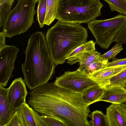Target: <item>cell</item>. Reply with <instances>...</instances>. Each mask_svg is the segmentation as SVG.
Masks as SVG:
<instances>
[{
  "instance_id": "3957f363",
  "label": "cell",
  "mask_w": 126,
  "mask_h": 126,
  "mask_svg": "<svg viewBox=\"0 0 126 126\" xmlns=\"http://www.w3.org/2000/svg\"><path fill=\"white\" fill-rule=\"evenodd\" d=\"M88 37L86 29L80 24L58 20L46 33L49 51L56 65L64 63L69 55L86 42Z\"/></svg>"
},
{
  "instance_id": "cb8c5ba5",
  "label": "cell",
  "mask_w": 126,
  "mask_h": 126,
  "mask_svg": "<svg viewBox=\"0 0 126 126\" xmlns=\"http://www.w3.org/2000/svg\"><path fill=\"white\" fill-rule=\"evenodd\" d=\"M107 63L100 62H95L90 64L80 72L89 76L105 68Z\"/></svg>"
},
{
  "instance_id": "5b68a950",
  "label": "cell",
  "mask_w": 126,
  "mask_h": 126,
  "mask_svg": "<svg viewBox=\"0 0 126 126\" xmlns=\"http://www.w3.org/2000/svg\"><path fill=\"white\" fill-rule=\"evenodd\" d=\"M35 0H18L7 17L2 26L6 37L11 38L27 31L34 22L36 11Z\"/></svg>"
},
{
  "instance_id": "d4e9b609",
  "label": "cell",
  "mask_w": 126,
  "mask_h": 126,
  "mask_svg": "<svg viewBox=\"0 0 126 126\" xmlns=\"http://www.w3.org/2000/svg\"><path fill=\"white\" fill-rule=\"evenodd\" d=\"M122 44L116 43L111 49L105 53L101 55L102 57L109 61L110 60H114L117 55L123 49Z\"/></svg>"
},
{
  "instance_id": "ffe728a7",
  "label": "cell",
  "mask_w": 126,
  "mask_h": 126,
  "mask_svg": "<svg viewBox=\"0 0 126 126\" xmlns=\"http://www.w3.org/2000/svg\"><path fill=\"white\" fill-rule=\"evenodd\" d=\"M95 44L92 40L85 43L72 52L68 56L67 59L87 51L95 50Z\"/></svg>"
},
{
  "instance_id": "e575fe53",
  "label": "cell",
  "mask_w": 126,
  "mask_h": 126,
  "mask_svg": "<svg viewBox=\"0 0 126 126\" xmlns=\"http://www.w3.org/2000/svg\"></svg>"
},
{
  "instance_id": "d6986e66",
  "label": "cell",
  "mask_w": 126,
  "mask_h": 126,
  "mask_svg": "<svg viewBox=\"0 0 126 126\" xmlns=\"http://www.w3.org/2000/svg\"><path fill=\"white\" fill-rule=\"evenodd\" d=\"M14 0H0V25L2 27L5 20L11 11Z\"/></svg>"
},
{
  "instance_id": "52a82bcc",
  "label": "cell",
  "mask_w": 126,
  "mask_h": 126,
  "mask_svg": "<svg viewBox=\"0 0 126 126\" xmlns=\"http://www.w3.org/2000/svg\"><path fill=\"white\" fill-rule=\"evenodd\" d=\"M54 82L59 87L80 94L87 88L97 84L88 76L77 70L65 72L61 76L57 77Z\"/></svg>"
},
{
  "instance_id": "f546056e",
  "label": "cell",
  "mask_w": 126,
  "mask_h": 126,
  "mask_svg": "<svg viewBox=\"0 0 126 126\" xmlns=\"http://www.w3.org/2000/svg\"><path fill=\"white\" fill-rule=\"evenodd\" d=\"M33 113L37 126H48L47 124L41 117L40 115L39 114L38 112L34 110Z\"/></svg>"
},
{
  "instance_id": "8992f818",
  "label": "cell",
  "mask_w": 126,
  "mask_h": 126,
  "mask_svg": "<svg viewBox=\"0 0 126 126\" xmlns=\"http://www.w3.org/2000/svg\"><path fill=\"white\" fill-rule=\"evenodd\" d=\"M126 21V15L120 14L108 19H94L88 23V26L95 38L96 43L101 48L106 49Z\"/></svg>"
},
{
  "instance_id": "1f68e13d",
  "label": "cell",
  "mask_w": 126,
  "mask_h": 126,
  "mask_svg": "<svg viewBox=\"0 0 126 126\" xmlns=\"http://www.w3.org/2000/svg\"><path fill=\"white\" fill-rule=\"evenodd\" d=\"M121 104L126 110V100L122 103Z\"/></svg>"
},
{
  "instance_id": "83f0119b",
  "label": "cell",
  "mask_w": 126,
  "mask_h": 126,
  "mask_svg": "<svg viewBox=\"0 0 126 126\" xmlns=\"http://www.w3.org/2000/svg\"><path fill=\"white\" fill-rule=\"evenodd\" d=\"M23 126L21 118L17 111L5 126Z\"/></svg>"
},
{
  "instance_id": "836d02e7",
  "label": "cell",
  "mask_w": 126,
  "mask_h": 126,
  "mask_svg": "<svg viewBox=\"0 0 126 126\" xmlns=\"http://www.w3.org/2000/svg\"><path fill=\"white\" fill-rule=\"evenodd\" d=\"M35 1L36 3H37V2H38V1L39 0H35Z\"/></svg>"
},
{
  "instance_id": "9a60e30c",
  "label": "cell",
  "mask_w": 126,
  "mask_h": 126,
  "mask_svg": "<svg viewBox=\"0 0 126 126\" xmlns=\"http://www.w3.org/2000/svg\"><path fill=\"white\" fill-rule=\"evenodd\" d=\"M7 88L0 86V126H5L10 120Z\"/></svg>"
},
{
  "instance_id": "2e32d148",
  "label": "cell",
  "mask_w": 126,
  "mask_h": 126,
  "mask_svg": "<svg viewBox=\"0 0 126 126\" xmlns=\"http://www.w3.org/2000/svg\"><path fill=\"white\" fill-rule=\"evenodd\" d=\"M26 102L23 104L17 110L20 116L23 126H37L32 108Z\"/></svg>"
},
{
  "instance_id": "d6a6232c",
  "label": "cell",
  "mask_w": 126,
  "mask_h": 126,
  "mask_svg": "<svg viewBox=\"0 0 126 126\" xmlns=\"http://www.w3.org/2000/svg\"><path fill=\"white\" fill-rule=\"evenodd\" d=\"M123 87L126 90V82L124 84Z\"/></svg>"
},
{
  "instance_id": "44dd1931",
  "label": "cell",
  "mask_w": 126,
  "mask_h": 126,
  "mask_svg": "<svg viewBox=\"0 0 126 126\" xmlns=\"http://www.w3.org/2000/svg\"><path fill=\"white\" fill-rule=\"evenodd\" d=\"M108 4L111 10L126 15V0H104Z\"/></svg>"
},
{
  "instance_id": "8fae6325",
  "label": "cell",
  "mask_w": 126,
  "mask_h": 126,
  "mask_svg": "<svg viewBox=\"0 0 126 126\" xmlns=\"http://www.w3.org/2000/svg\"><path fill=\"white\" fill-rule=\"evenodd\" d=\"M109 126H126V110L121 105L112 103L106 109Z\"/></svg>"
},
{
  "instance_id": "5bb4252c",
  "label": "cell",
  "mask_w": 126,
  "mask_h": 126,
  "mask_svg": "<svg viewBox=\"0 0 126 126\" xmlns=\"http://www.w3.org/2000/svg\"><path fill=\"white\" fill-rule=\"evenodd\" d=\"M104 88L97 84L84 90L81 94V99L86 105L89 106L99 101L102 95Z\"/></svg>"
},
{
  "instance_id": "603a6c76",
  "label": "cell",
  "mask_w": 126,
  "mask_h": 126,
  "mask_svg": "<svg viewBox=\"0 0 126 126\" xmlns=\"http://www.w3.org/2000/svg\"><path fill=\"white\" fill-rule=\"evenodd\" d=\"M126 82V68L112 77L109 84L105 87L113 86L123 87Z\"/></svg>"
},
{
  "instance_id": "e0dca14e",
  "label": "cell",
  "mask_w": 126,
  "mask_h": 126,
  "mask_svg": "<svg viewBox=\"0 0 126 126\" xmlns=\"http://www.w3.org/2000/svg\"><path fill=\"white\" fill-rule=\"evenodd\" d=\"M59 0H46L47 9L44 24L48 26L56 19Z\"/></svg>"
},
{
  "instance_id": "7402d4cb",
  "label": "cell",
  "mask_w": 126,
  "mask_h": 126,
  "mask_svg": "<svg viewBox=\"0 0 126 126\" xmlns=\"http://www.w3.org/2000/svg\"><path fill=\"white\" fill-rule=\"evenodd\" d=\"M37 10L36 20L41 28L44 26V24L46 12V0H39Z\"/></svg>"
},
{
  "instance_id": "484cf974",
  "label": "cell",
  "mask_w": 126,
  "mask_h": 126,
  "mask_svg": "<svg viewBox=\"0 0 126 126\" xmlns=\"http://www.w3.org/2000/svg\"><path fill=\"white\" fill-rule=\"evenodd\" d=\"M40 116L48 126H67L61 120L55 117L44 114Z\"/></svg>"
},
{
  "instance_id": "4316f807",
  "label": "cell",
  "mask_w": 126,
  "mask_h": 126,
  "mask_svg": "<svg viewBox=\"0 0 126 126\" xmlns=\"http://www.w3.org/2000/svg\"><path fill=\"white\" fill-rule=\"evenodd\" d=\"M121 44L126 43V21L115 35L113 42Z\"/></svg>"
},
{
  "instance_id": "f1b7e54d",
  "label": "cell",
  "mask_w": 126,
  "mask_h": 126,
  "mask_svg": "<svg viewBox=\"0 0 126 126\" xmlns=\"http://www.w3.org/2000/svg\"><path fill=\"white\" fill-rule=\"evenodd\" d=\"M124 65H126V58L122 59H115L112 61L108 62L106 64L105 67Z\"/></svg>"
},
{
  "instance_id": "4dcf8cb0",
  "label": "cell",
  "mask_w": 126,
  "mask_h": 126,
  "mask_svg": "<svg viewBox=\"0 0 126 126\" xmlns=\"http://www.w3.org/2000/svg\"><path fill=\"white\" fill-rule=\"evenodd\" d=\"M6 36L3 32H0V49L6 46L5 44V38Z\"/></svg>"
},
{
  "instance_id": "9c48e42d",
  "label": "cell",
  "mask_w": 126,
  "mask_h": 126,
  "mask_svg": "<svg viewBox=\"0 0 126 126\" xmlns=\"http://www.w3.org/2000/svg\"><path fill=\"white\" fill-rule=\"evenodd\" d=\"M7 90L10 120L18 109L26 102L28 93L25 82L21 77L14 80Z\"/></svg>"
},
{
  "instance_id": "277c9868",
  "label": "cell",
  "mask_w": 126,
  "mask_h": 126,
  "mask_svg": "<svg viewBox=\"0 0 126 126\" xmlns=\"http://www.w3.org/2000/svg\"><path fill=\"white\" fill-rule=\"evenodd\" d=\"M99 0H59L56 19L74 24L88 23L101 15Z\"/></svg>"
},
{
  "instance_id": "7c38bea8",
  "label": "cell",
  "mask_w": 126,
  "mask_h": 126,
  "mask_svg": "<svg viewBox=\"0 0 126 126\" xmlns=\"http://www.w3.org/2000/svg\"><path fill=\"white\" fill-rule=\"evenodd\" d=\"M99 101L121 104L126 100V90L123 87H106Z\"/></svg>"
},
{
  "instance_id": "ba28073f",
  "label": "cell",
  "mask_w": 126,
  "mask_h": 126,
  "mask_svg": "<svg viewBox=\"0 0 126 126\" xmlns=\"http://www.w3.org/2000/svg\"><path fill=\"white\" fill-rule=\"evenodd\" d=\"M19 50L12 45H6L0 49V86L4 87L7 85Z\"/></svg>"
},
{
  "instance_id": "6da1fadb",
  "label": "cell",
  "mask_w": 126,
  "mask_h": 126,
  "mask_svg": "<svg viewBox=\"0 0 126 126\" xmlns=\"http://www.w3.org/2000/svg\"><path fill=\"white\" fill-rule=\"evenodd\" d=\"M28 102L35 111L62 120L67 126H92L88 117L90 112L81 94L47 83L33 89Z\"/></svg>"
},
{
  "instance_id": "4fadbf2b",
  "label": "cell",
  "mask_w": 126,
  "mask_h": 126,
  "mask_svg": "<svg viewBox=\"0 0 126 126\" xmlns=\"http://www.w3.org/2000/svg\"><path fill=\"white\" fill-rule=\"evenodd\" d=\"M96 62H109L102 57L100 53L95 50L86 51L78 55L72 59L71 64L73 65L79 62L80 66L77 70L80 72L91 64Z\"/></svg>"
},
{
  "instance_id": "ac0fdd59",
  "label": "cell",
  "mask_w": 126,
  "mask_h": 126,
  "mask_svg": "<svg viewBox=\"0 0 126 126\" xmlns=\"http://www.w3.org/2000/svg\"><path fill=\"white\" fill-rule=\"evenodd\" d=\"M88 116L91 120L90 123L93 126H109V121L106 115L101 111L98 110L92 112Z\"/></svg>"
},
{
  "instance_id": "30bf717a",
  "label": "cell",
  "mask_w": 126,
  "mask_h": 126,
  "mask_svg": "<svg viewBox=\"0 0 126 126\" xmlns=\"http://www.w3.org/2000/svg\"><path fill=\"white\" fill-rule=\"evenodd\" d=\"M126 68V65L105 67L88 76L89 77L104 88L109 84L113 76Z\"/></svg>"
},
{
  "instance_id": "7a4b0ae2",
  "label": "cell",
  "mask_w": 126,
  "mask_h": 126,
  "mask_svg": "<svg viewBox=\"0 0 126 126\" xmlns=\"http://www.w3.org/2000/svg\"><path fill=\"white\" fill-rule=\"evenodd\" d=\"M24 53L25 60L22 64L21 70L26 85L32 90L51 79L56 65L48 48L46 35L42 32L31 35Z\"/></svg>"
}]
</instances>
